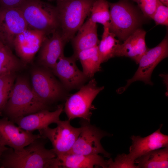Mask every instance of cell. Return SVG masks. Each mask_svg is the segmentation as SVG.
I'll list each match as a JSON object with an SVG mask.
<instances>
[{"instance_id":"obj_1","label":"cell","mask_w":168,"mask_h":168,"mask_svg":"<svg viewBox=\"0 0 168 168\" xmlns=\"http://www.w3.org/2000/svg\"><path fill=\"white\" fill-rule=\"evenodd\" d=\"M46 138L35 140L20 150L9 147L0 159V168H59V159L53 149L45 147Z\"/></svg>"},{"instance_id":"obj_2","label":"cell","mask_w":168,"mask_h":168,"mask_svg":"<svg viewBox=\"0 0 168 168\" xmlns=\"http://www.w3.org/2000/svg\"><path fill=\"white\" fill-rule=\"evenodd\" d=\"M50 107L37 96L26 77L17 76L3 109L2 116L13 122L17 119L40 110H49Z\"/></svg>"},{"instance_id":"obj_3","label":"cell","mask_w":168,"mask_h":168,"mask_svg":"<svg viewBox=\"0 0 168 168\" xmlns=\"http://www.w3.org/2000/svg\"><path fill=\"white\" fill-rule=\"evenodd\" d=\"M28 27L47 35L60 29L56 6L42 0H24L18 7Z\"/></svg>"},{"instance_id":"obj_4","label":"cell","mask_w":168,"mask_h":168,"mask_svg":"<svg viewBox=\"0 0 168 168\" xmlns=\"http://www.w3.org/2000/svg\"><path fill=\"white\" fill-rule=\"evenodd\" d=\"M96 0H57L60 30L62 37L67 43L75 36L90 15Z\"/></svg>"},{"instance_id":"obj_5","label":"cell","mask_w":168,"mask_h":168,"mask_svg":"<svg viewBox=\"0 0 168 168\" xmlns=\"http://www.w3.org/2000/svg\"><path fill=\"white\" fill-rule=\"evenodd\" d=\"M110 12L109 30L120 41H124L139 28L141 18L136 9L124 1L109 2Z\"/></svg>"},{"instance_id":"obj_6","label":"cell","mask_w":168,"mask_h":168,"mask_svg":"<svg viewBox=\"0 0 168 168\" xmlns=\"http://www.w3.org/2000/svg\"><path fill=\"white\" fill-rule=\"evenodd\" d=\"M51 70L42 67L31 72V86L37 96L45 104L50 105L66 100L67 91L54 76Z\"/></svg>"},{"instance_id":"obj_7","label":"cell","mask_w":168,"mask_h":168,"mask_svg":"<svg viewBox=\"0 0 168 168\" xmlns=\"http://www.w3.org/2000/svg\"><path fill=\"white\" fill-rule=\"evenodd\" d=\"M104 88L103 86H98L95 79L92 78L78 91L68 97L64 109L68 119L70 121L79 118L90 121L92 103Z\"/></svg>"},{"instance_id":"obj_8","label":"cell","mask_w":168,"mask_h":168,"mask_svg":"<svg viewBox=\"0 0 168 168\" xmlns=\"http://www.w3.org/2000/svg\"><path fill=\"white\" fill-rule=\"evenodd\" d=\"M80 133L72 147L68 153L84 155H96L101 154L108 158L111 154L105 150L100 141L105 136H111V134L100 129L90 121L81 119Z\"/></svg>"},{"instance_id":"obj_9","label":"cell","mask_w":168,"mask_h":168,"mask_svg":"<svg viewBox=\"0 0 168 168\" xmlns=\"http://www.w3.org/2000/svg\"><path fill=\"white\" fill-rule=\"evenodd\" d=\"M168 56L167 35L157 45L148 49L140 58L139 66L133 77L127 81L126 85L119 90V93L124 91L133 82L141 81L146 84L152 85L151 77L152 72L158 64Z\"/></svg>"},{"instance_id":"obj_10","label":"cell","mask_w":168,"mask_h":168,"mask_svg":"<svg viewBox=\"0 0 168 168\" xmlns=\"http://www.w3.org/2000/svg\"><path fill=\"white\" fill-rule=\"evenodd\" d=\"M70 121L60 120L54 128L48 127L38 130L41 135L50 141L57 157L70 152L80 133L81 127L72 126Z\"/></svg>"},{"instance_id":"obj_11","label":"cell","mask_w":168,"mask_h":168,"mask_svg":"<svg viewBox=\"0 0 168 168\" xmlns=\"http://www.w3.org/2000/svg\"><path fill=\"white\" fill-rule=\"evenodd\" d=\"M28 28L19 9L0 7V40L12 50L18 35Z\"/></svg>"},{"instance_id":"obj_12","label":"cell","mask_w":168,"mask_h":168,"mask_svg":"<svg viewBox=\"0 0 168 168\" xmlns=\"http://www.w3.org/2000/svg\"><path fill=\"white\" fill-rule=\"evenodd\" d=\"M77 59L73 55L66 57L63 54L51 70L67 91L79 89L89 79L77 67L76 62Z\"/></svg>"},{"instance_id":"obj_13","label":"cell","mask_w":168,"mask_h":168,"mask_svg":"<svg viewBox=\"0 0 168 168\" xmlns=\"http://www.w3.org/2000/svg\"><path fill=\"white\" fill-rule=\"evenodd\" d=\"M43 137L40 134L24 130L5 117L0 119V141L16 151L21 150L35 140Z\"/></svg>"},{"instance_id":"obj_14","label":"cell","mask_w":168,"mask_h":168,"mask_svg":"<svg viewBox=\"0 0 168 168\" xmlns=\"http://www.w3.org/2000/svg\"><path fill=\"white\" fill-rule=\"evenodd\" d=\"M46 36L42 32L28 27L16 37L14 49L19 58L25 64L33 61Z\"/></svg>"},{"instance_id":"obj_15","label":"cell","mask_w":168,"mask_h":168,"mask_svg":"<svg viewBox=\"0 0 168 168\" xmlns=\"http://www.w3.org/2000/svg\"><path fill=\"white\" fill-rule=\"evenodd\" d=\"M163 124L151 134L144 137L132 135V145L129 148L128 158L135 162L137 158L152 151L168 147V136L161 132Z\"/></svg>"},{"instance_id":"obj_16","label":"cell","mask_w":168,"mask_h":168,"mask_svg":"<svg viewBox=\"0 0 168 168\" xmlns=\"http://www.w3.org/2000/svg\"><path fill=\"white\" fill-rule=\"evenodd\" d=\"M44 38L39 50L37 60L42 67L51 70L55 66L60 57L63 54L66 42L60 29Z\"/></svg>"},{"instance_id":"obj_17","label":"cell","mask_w":168,"mask_h":168,"mask_svg":"<svg viewBox=\"0 0 168 168\" xmlns=\"http://www.w3.org/2000/svg\"><path fill=\"white\" fill-rule=\"evenodd\" d=\"M64 105H58L53 111L45 109L18 118L13 122L22 129L32 132L45 128L51 124L56 123L63 110Z\"/></svg>"},{"instance_id":"obj_18","label":"cell","mask_w":168,"mask_h":168,"mask_svg":"<svg viewBox=\"0 0 168 168\" xmlns=\"http://www.w3.org/2000/svg\"><path fill=\"white\" fill-rule=\"evenodd\" d=\"M146 32L139 28L130 35L123 43L119 44L115 53V57L129 58L138 64L142 55L147 50L145 42Z\"/></svg>"},{"instance_id":"obj_19","label":"cell","mask_w":168,"mask_h":168,"mask_svg":"<svg viewBox=\"0 0 168 168\" xmlns=\"http://www.w3.org/2000/svg\"><path fill=\"white\" fill-rule=\"evenodd\" d=\"M71 40L74 50L73 55L77 58L80 52L98 46L100 41L98 37L96 23L88 18Z\"/></svg>"},{"instance_id":"obj_20","label":"cell","mask_w":168,"mask_h":168,"mask_svg":"<svg viewBox=\"0 0 168 168\" xmlns=\"http://www.w3.org/2000/svg\"><path fill=\"white\" fill-rule=\"evenodd\" d=\"M60 163L61 168H93L100 167L108 168L107 160L99 154L84 155L67 153L57 157Z\"/></svg>"},{"instance_id":"obj_21","label":"cell","mask_w":168,"mask_h":168,"mask_svg":"<svg viewBox=\"0 0 168 168\" xmlns=\"http://www.w3.org/2000/svg\"><path fill=\"white\" fill-rule=\"evenodd\" d=\"M138 168L168 167V147L150 152L135 160Z\"/></svg>"},{"instance_id":"obj_22","label":"cell","mask_w":168,"mask_h":168,"mask_svg":"<svg viewBox=\"0 0 168 168\" xmlns=\"http://www.w3.org/2000/svg\"><path fill=\"white\" fill-rule=\"evenodd\" d=\"M82 66V72L89 79L101 70V64L98 46L80 52L77 55Z\"/></svg>"},{"instance_id":"obj_23","label":"cell","mask_w":168,"mask_h":168,"mask_svg":"<svg viewBox=\"0 0 168 168\" xmlns=\"http://www.w3.org/2000/svg\"><path fill=\"white\" fill-rule=\"evenodd\" d=\"M115 35L110 32L109 26H104L101 40L98 45V49L101 63L115 57L116 49L120 44Z\"/></svg>"},{"instance_id":"obj_24","label":"cell","mask_w":168,"mask_h":168,"mask_svg":"<svg viewBox=\"0 0 168 168\" xmlns=\"http://www.w3.org/2000/svg\"><path fill=\"white\" fill-rule=\"evenodd\" d=\"M25 65L9 47L4 45L0 49V76L16 73L21 70Z\"/></svg>"},{"instance_id":"obj_25","label":"cell","mask_w":168,"mask_h":168,"mask_svg":"<svg viewBox=\"0 0 168 168\" xmlns=\"http://www.w3.org/2000/svg\"><path fill=\"white\" fill-rule=\"evenodd\" d=\"M89 19L92 22L109 27L110 12L109 2L106 0H96L94 2Z\"/></svg>"},{"instance_id":"obj_26","label":"cell","mask_w":168,"mask_h":168,"mask_svg":"<svg viewBox=\"0 0 168 168\" xmlns=\"http://www.w3.org/2000/svg\"><path fill=\"white\" fill-rule=\"evenodd\" d=\"M16 73H10L0 76V115L7 103L17 77Z\"/></svg>"},{"instance_id":"obj_27","label":"cell","mask_w":168,"mask_h":168,"mask_svg":"<svg viewBox=\"0 0 168 168\" xmlns=\"http://www.w3.org/2000/svg\"><path fill=\"white\" fill-rule=\"evenodd\" d=\"M107 162L108 168H138L135 162L130 160L125 153L118 154L114 161L110 158Z\"/></svg>"},{"instance_id":"obj_28","label":"cell","mask_w":168,"mask_h":168,"mask_svg":"<svg viewBox=\"0 0 168 168\" xmlns=\"http://www.w3.org/2000/svg\"><path fill=\"white\" fill-rule=\"evenodd\" d=\"M152 19L154 20L156 25H168V8L159 1Z\"/></svg>"},{"instance_id":"obj_29","label":"cell","mask_w":168,"mask_h":168,"mask_svg":"<svg viewBox=\"0 0 168 168\" xmlns=\"http://www.w3.org/2000/svg\"><path fill=\"white\" fill-rule=\"evenodd\" d=\"M136 2L144 16L151 19L157 7L159 0H128Z\"/></svg>"},{"instance_id":"obj_30","label":"cell","mask_w":168,"mask_h":168,"mask_svg":"<svg viewBox=\"0 0 168 168\" xmlns=\"http://www.w3.org/2000/svg\"><path fill=\"white\" fill-rule=\"evenodd\" d=\"M24 0H0V7L8 8H17Z\"/></svg>"},{"instance_id":"obj_31","label":"cell","mask_w":168,"mask_h":168,"mask_svg":"<svg viewBox=\"0 0 168 168\" xmlns=\"http://www.w3.org/2000/svg\"><path fill=\"white\" fill-rule=\"evenodd\" d=\"M8 148L3 145L0 141V159L3 152Z\"/></svg>"},{"instance_id":"obj_32","label":"cell","mask_w":168,"mask_h":168,"mask_svg":"<svg viewBox=\"0 0 168 168\" xmlns=\"http://www.w3.org/2000/svg\"><path fill=\"white\" fill-rule=\"evenodd\" d=\"M163 4L168 7V0H159Z\"/></svg>"},{"instance_id":"obj_33","label":"cell","mask_w":168,"mask_h":168,"mask_svg":"<svg viewBox=\"0 0 168 168\" xmlns=\"http://www.w3.org/2000/svg\"><path fill=\"white\" fill-rule=\"evenodd\" d=\"M4 45L2 43V42L0 40V49Z\"/></svg>"},{"instance_id":"obj_34","label":"cell","mask_w":168,"mask_h":168,"mask_svg":"<svg viewBox=\"0 0 168 168\" xmlns=\"http://www.w3.org/2000/svg\"><path fill=\"white\" fill-rule=\"evenodd\" d=\"M48 0V1H50V2H51V1H57V0Z\"/></svg>"}]
</instances>
